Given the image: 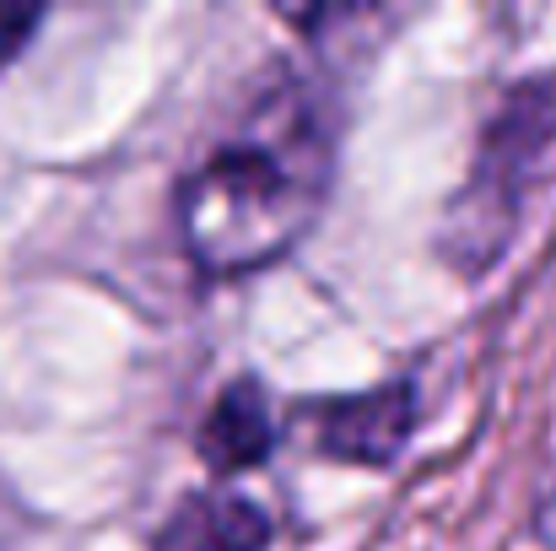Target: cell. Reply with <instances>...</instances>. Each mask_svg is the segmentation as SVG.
<instances>
[{
    "label": "cell",
    "instance_id": "cell-1",
    "mask_svg": "<svg viewBox=\"0 0 556 551\" xmlns=\"http://www.w3.org/2000/svg\"><path fill=\"white\" fill-rule=\"evenodd\" d=\"M330 179V92L298 71H281L179 184V233L189 260L211 276H243L281 260L314 227Z\"/></svg>",
    "mask_w": 556,
    "mask_h": 551
},
{
    "label": "cell",
    "instance_id": "cell-4",
    "mask_svg": "<svg viewBox=\"0 0 556 551\" xmlns=\"http://www.w3.org/2000/svg\"><path fill=\"white\" fill-rule=\"evenodd\" d=\"M200 460L216 471V476H238V471H254L270 449H276V411H270V395L260 378H232L216 405L205 411L200 422Z\"/></svg>",
    "mask_w": 556,
    "mask_h": 551
},
{
    "label": "cell",
    "instance_id": "cell-6",
    "mask_svg": "<svg viewBox=\"0 0 556 551\" xmlns=\"http://www.w3.org/2000/svg\"><path fill=\"white\" fill-rule=\"evenodd\" d=\"M43 22L38 5H0V65L22 54V43L33 38V27Z\"/></svg>",
    "mask_w": 556,
    "mask_h": 551
},
{
    "label": "cell",
    "instance_id": "cell-5",
    "mask_svg": "<svg viewBox=\"0 0 556 551\" xmlns=\"http://www.w3.org/2000/svg\"><path fill=\"white\" fill-rule=\"evenodd\" d=\"M265 541H270V519L254 503L211 492V498H189L174 514L163 551H260Z\"/></svg>",
    "mask_w": 556,
    "mask_h": 551
},
{
    "label": "cell",
    "instance_id": "cell-2",
    "mask_svg": "<svg viewBox=\"0 0 556 551\" xmlns=\"http://www.w3.org/2000/svg\"><path fill=\"white\" fill-rule=\"evenodd\" d=\"M556 163V71L519 82L470 163V179L459 184V195L443 211V254L448 265L481 276L503 260V249L514 243L530 195L541 189V174Z\"/></svg>",
    "mask_w": 556,
    "mask_h": 551
},
{
    "label": "cell",
    "instance_id": "cell-3",
    "mask_svg": "<svg viewBox=\"0 0 556 551\" xmlns=\"http://www.w3.org/2000/svg\"><path fill=\"white\" fill-rule=\"evenodd\" d=\"M416 422V384H383L319 405V449L346 465H389Z\"/></svg>",
    "mask_w": 556,
    "mask_h": 551
}]
</instances>
